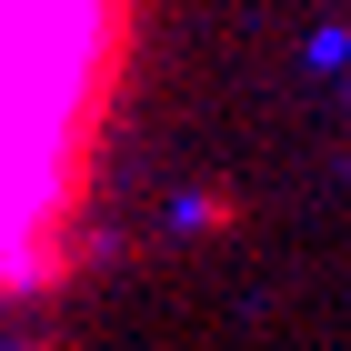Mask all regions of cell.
Returning <instances> with one entry per match:
<instances>
[{
    "label": "cell",
    "mask_w": 351,
    "mask_h": 351,
    "mask_svg": "<svg viewBox=\"0 0 351 351\" xmlns=\"http://www.w3.org/2000/svg\"><path fill=\"white\" fill-rule=\"evenodd\" d=\"M131 0H0V291L71 271Z\"/></svg>",
    "instance_id": "6da1fadb"
}]
</instances>
